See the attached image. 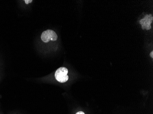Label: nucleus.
Segmentation results:
<instances>
[{"label": "nucleus", "mask_w": 153, "mask_h": 114, "mask_svg": "<svg viewBox=\"0 0 153 114\" xmlns=\"http://www.w3.org/2000/svg\"><path fill=\"white\" fill-rule=\"evenodd\" d=\"M68 70L66 68H60L55 72V78L60 83H65L68 80Z\"/></svg>", "instance_id": "obj_1"}, {"label": "nucleus", "mask_w": 153, "mask_h": 114, "mask_svg": "<svg viewBox=\"0 0 153 114\" xmlns=\"http://www.w3.org/2000/svg\"><path fill=\"white\" fill-rule=\"evenodd\" d=\"M41 38L44 43H48L50 41H56L58 37L54 31L47 30L42 32L41 35Z\"/></svg>", "instance_id": "obj_2"}, {"label": "nucleus", "mask_w": 153, "mask_h": 114, "mask_svg": "<svg viewBox=\"0 0 153 114\" xmlns=\"http://www.w3.org/2000/svg\"><path fill=\"white\" fill-rule=\"evenodd\" d=\"M153 19L152 15L151 14H149L141 20L140 23L142 25L143 29L150 30L151 28V24L153 22Z\"/></svg>", "instance_id": "obj_3"}, {"label": "nucleus", "mask_w": 153, "mask_h": 114, "mask_svg": "<svg viewBox=\"0 0 153 114\" xmlns=\"http://www.w3.org/2000/svg\"><path fill=\"white\" fill-rule=\"evenodd\" d=\"M25 3H26L27 4H28L29 3H31V2H32L33 1H32V0H31V1H27V0H25Z\"/></svg>", "instance_id": "obj_4"}, {"label": "nucleus", "mask_w": 153, "mask_h": 114, "mask_svg": "<svg viewBox=\"0 0 153 114\" xmlns=\"http://www.w3.org/2000/svg\"><path fill=\"white\" fill-rule=\"evenodd\" d=\"M76 114H85V113L83 112V111H79V112H77Z\"/></svg>", "instance_id": "obj_5"}, {"label": "nucleus", "mask_w": 153, "mask_h": 114, "mask_svg": "<svg viewBox=\"0 0 153 114\" xmlns=\"http://www.w3.org/2000/svg\"><path fill=\"white\" fill-rule=\"evenodd\" d=\"M150 56L151 57H152V58H153V51H152V52H151V53H150Z\"/></svg>", "instance_id": "obj_6"}]
</instances>
